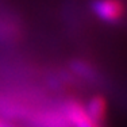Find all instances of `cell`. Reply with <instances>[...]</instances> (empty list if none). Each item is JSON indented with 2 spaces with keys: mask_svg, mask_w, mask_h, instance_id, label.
<instances>
[{
  "mask_svg": "<svg viewBox=\"0 0 127 127\" xmlns=\"http://www.w3.org/2000/svg\"><path fill=\"white\" fill-rule=\"evenodd\" d=\"M60 107L69 127H103L91 118L85 104L77 97L68 96L60 101Z\"/></svg>",
  "mask_w": 127,
  "mask_h": 127,
  "instance_id": "cell-1",
  "label": "cell"
},
{
  "mask_svg": "<svg viewBox=\"0 0 127 127\" xmlns=\"http://www.w3.org/2000/svg\"><path fill=\"white\" fill-rule=\"evenodd\" d=\"M85 108L88 111V114L91 115L93 120L97 125H100L103 127H105L107 123V118H108V103L107 99L100 93L92 95L85 103Z\"/></svg>",
  "mask_w": 127,
  "mask_h": 127,
  "instance_id": "cell-3",
  "label": "cell"
},
{
  "mask_svg": "<svg viewBox=\"0 0 127 127\" xmlns=\"http://www.w3.org/2000/svg\"><path fill=\"white\" fill-rule=\"evenodd\" d=\"M92 11L105 23H119L126 15V4L123 0H93Z\"/></svg>",
  "mask_w": 127,
  "mask_h": 127,
  "instance_id": "cell-2",
  "label": "cell"
}]
</instances>
